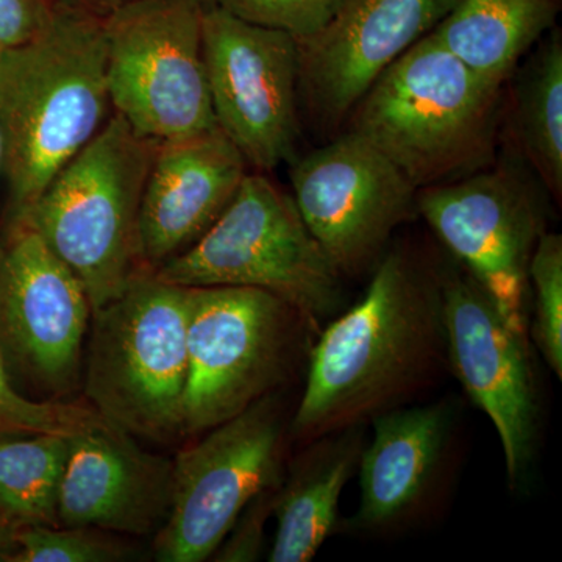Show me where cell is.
Returning a JSON list of instances; mask_svg holds the SVG:
<instances>
[{"label": "cell", "instance_id": "obj_1", "mask_svg": "<svg viewBox=\"0 0 562 562\" xmlns=\"http://www.w3.org/2000/svg\"><path fill=\"white\" fill-rule=\"evenodd\" d=\"M446 369L438 266L386 250L361 301L333 317L310 350L290 435L308 442L371 424L430 390Z\"/></svg>", "mask_w": 562, "mask_h": 562}, {"label": "cell", "instance_id": "obj_2", "mask_svg": "<svg viewBox=\"0 0 562 562\" xmlns=\"http://www.w3.org/2000/svg\"><path fill=\"white\" fill-rule=\"evenodd\" d=\"M103 20L61 7L38 38L0 54V236L20 227L50 181L113 114Z\"/></svg>", "mask_w": 562, "mask_h": 562}, {"label": "cell", "instance_id": "obj_3", "mask_svg": "<svg viewBox=\"0 0 562 562\" xmlns=\"http://www.w3.org/2000/svg\"><path fill=\"white\" fill-rule=\"evenodd\" d=\"M502 88L428 33L376 77L346 122L424 190L494 165Z\"/></svg>", "mask_w": 562, "mask_h": 562}, {"label": "cell", "instance_id": "obj_4", "mask_svg": "<svg viewBox=\"0 0 562 562\" xmlns=\"http://www.w3.org/2000/svg\"><path fill=\"white\" fill-rule=\"evenodd\" d=\"M190 305L191 288L140 271L91 314L85 395L103 420L136 439L184 438Z\"/></svg>", "mask_w": 562, "mask_h": 562}, {"label": "cell", "instance_id": "obj_5", "mask_svg": "<svg viewBox=\"0 0 562 562\" xmlns=\"http://www.w3.org/2000/svg\"><path fill=\"white\" fill-rule=\"evenodd\" d=\"M157 146L136 135L120 114H111L21 224L38 233L76 273L92 312L121 295L143 271L140 202Z\"/></svg>", "mask_w": 562, "mask_h": 562}, {"label": "cell", "instance_id": "obj_6", "mask_svg": "<svg viewBox=\"0 0 562 562\" xmlns=\"http://www.w3.org/2000/svg\"><path fill=\"white\" fill-rule=\"evenodd\" d=\"M154 273L180 286L271 292L316 331L338 316L344 303V277L306 227L294 199L261 172H247L205 235Z\"/></svg>", "mask_w": 562, "mask_h": 562}, {"label": "cell", "instance_id": "obj_7", "mask_svg": "<svg viewBox=\"0 0 562 562\" xmlns=\"http://www.w3.org/2000/svg\"><path fill=\"white\" fill-rule=\"evenodd\" d=\"M308 331L316 330L271 292L191 288L183 436L203 435L279 391Z\"/></svg>", "mask_w": 562, "mask_h": 562}, {"label": "cell", "instance_id": "obj_8", "mask_svg": "<svg viewBox=\"0 0 562 562\" xmlns=\"http://www.w3.org/2000/svg\"><path fill=\"white\" fill-rule=\"evenodd\" d=\"M203 0H133L103 18L111 106L155 144L217 128L202 41Z\"/></svg>", "mask_w": 562, "mask_h": 562}, {"label": "cell", "instance_id": "obj_9", "mask_svg": "<svg viewBox=\"0 0 562 562\" xmlns=\"http://www.w3.org/2000/svg\"><path fill=\"white\" fill-rule=\"evenodd\" d=\"M290 427L277 391L181 449L173 458L171 513L155 535V560H211L251 498L283 479Z\"/></svg>", "mask_w": 562, "mask_h": 562}, {"label": "cell", "instance_id": "obj_10", "mask_svg": "<svg viewBox=\"0 0 562 562\" xmlns=\"http://www.w3.org/2000/svg\"><path fill=\"white\" fill-rule=\"evenodd\" d=\"M438 272L449 369L494 425L509 487L524 491L531 482L542 428L530 336L508 324L497 303L461 265L438 266Z\"/></svg>", "mask_w": 562, "mask_h": 562}, {"label": "cell", "instance_id": "obj_11", "mask_svg": "<svg viewBox=\"0 0 562 562\" xmlns=\"http://www.w3.org/2000/svg\"><path fill=\"white\" fill-rule=\"evenodd\" d=\"M416 210L508 324L528 335V266L547 232L535 181L512 165H492L417 191Z\"/></svg>", "mask_w": 562, "mask_h": 562}, {"label": "cell", "instance_id": "obj_12", "mask_svg": "<svg viewBox=\"0 0 562 562\" xmlns=\"http://www.w3.org/2000/svg\"><path fill=\"white\" fill-rule=\"evenodd\" d=\"M202 41L217 127L260 172L292 161L301 135L297 41L210 0H203Z\"/></svg>", "mask_w": 562, "mask_h": 562}, {"label": "cell", "instance_id": "obj_13", "mask_svg": "<svg viewBox=\"0 0 562 562\" xmlns=\"http://www.w3.org/2000/svg\"><path fill=\"white\" fill-rule=\"evenodd\" d=\"M91 302L27 225L0 236V355L13 379L63 401L83 375Z\"/></svg>", "mask_w": 562, "mask_h": 562}, {"label": "cell", "instance_id": "obj_14", "mask_svg": "<svg viewBox=\"0 0 562 562\" xmlns=\"http://www.w3.org/2000/svg\"><path fill=\"white\" fill-rule=\"evenodd\" d=\"M291 183L303 222L342 277L379 265L416 210L419 191L386 155L349 131L295 161Z\"/></svg>", "mask_w": 562, "mask_h": 562}, {"label": "cell", "instance_id": "obj_15", "mask_svg": "<svg viewBox=\"0 0 562 562\" xmlns=\"http://www.w3.org/2000/svg\"><path fill=\"white\" fill-rule=\"evenodd\" d=\"M457 422L447 398L376 416L358 465L360 505L346 530L382 538L430 519L457 471Z\"/></svg>", "mask_w": 562, "mask_h": 562}, {"label": "cell", "instance_id": "obj_16", "mask_svg": "<svg viewBox=\"0 0 562 562\" xmlns=\"http://www.w3.org/2000/svg\"><path fill=\"white\" fill-rule=\"evenodd\" d=\"M458 0H341L299 47V94L313 120L336 128L376 77L453 10Z\"/></svg>", "mask_w": 562, "mask_h": 562}, {"label": "cell", "instance_id": "obj_17", "mask_svg": "<svg viewBox=\"0 0 562 562\" xmlns=\"http://www.w3.org/2000/svg\"><path fill=\"white\" fill-rule=\"evenodd\" d=\"M173 460L103 419L69 438L58 524L151 536L171 513Z\"/></svg>", "mask_w": 562, "mask_h": 562}, {"label": "cell", "instance_id": "obj_18", "mask_svg": "<svg viewBox=\"0 0 562 562\" xmlns=\"http://www.w3.org/2000/svg\"><path fill=\"white\" fill-rule=\"evenodd\" d=\"M247 168L241 151L220 127L158 144L140 202L143 271H157L199 241L227 209Z\"/></svg>", "mask_w": 562, "mask_h": 562}, {"label": "cell", "instance_id": "obj_19", "mask_svg": "<svg viewBox=\"0 0 562 562\" xmlns=\"http://www.w3.org/2000/svg\"><path fill=\"white\" fill-rule=\"evenodd\" d=\"M366 442V425L306 442L277 490L272 513L277 527L268 561L308 562L316 557L338 528L339 501L358 472Z\"/></svg>", "mask_w": 562, "mask_h": 562}, {"label": "cell", "instance_id": "obj_20", "mask_svg": "<svg viewBox=\"0 0 562 562\" xmlns=\"http://www.w3.org/2000/svg\"><path fill=\"white\" fill-rule=\"evenodd\" d=\"M562 0H458L430 32L469 68L503 87L520 58L553 31Z\"/></svg>", "mask_w": 562, "mask_h": 562}, {"label": "cell", "instance_id": "obj_21", "mask_svg": "<svg viewBox=\"0 0 562 562\" xmlns=\"http://www.w3.org/2000/svg\"><path fill=\"white\" fill-rule=\"evenodd\" d=\"M514 135L546 190L562 194V40L550 31L517 85Z\"/></svg>", "mask_w": 562, "mask_h": 562}, {"label": "cell", "instance_id": "obj_22", "mask_svg": "<svg viewBox=\"0 0 562 562\" xmlns=\"http://www.w3.org/2000/svg\"><path fill=\"white\" fill-rule=\"evenodd\" d=\"M70 436L0 438V517L18 525L58 524V495Z\"/></svg>", "mask_w": 562, "mask_h": 562}, {"label": "cell", "instance_id": "obj_23", "mask_svg": "<svg viewBox=\"0 0 562 562\" xmlns=\"http://www.w3.org/2000/svg\"><path fill=\"white\" fill-rule=\"evenodd\" d=\"M528 336L558 380L562 379V236L546 232L528 266Z\"/></svg>", "mask_w": 562, "mask_h": 562}, {"label": "cell", "instance_id": "obj_24", "mask_svg": "<svg viewBox=\"0 0 562 562\" xmlns=\"http://www.w3.org/2000/svg\"><path fill=\"white\" fill-rule=\"evenodd\" d=\"M13 562H120L136 552L114 532L91 527L21 525Z\"/></svg>", "mask_w": 562, "mask_h": 562}, {"label": "cell", "instance_id": "obj_25", "mask_svg": "<svg viewBox=\"0 0 562 562\" xmlns=\"http://www.w3.org/2000/svg\"><path fill=\"white\" fill-rule=\"evenodd\" d=\"M101 419L90 405L35 401L22 394L0 355V438L33 432L74 436Z\"/></svg>", "mask_w": 562, "mask_h": 562}, {"label": "cell", "instance_id": "obj_26", "mask_svg": "<svg viewBox=\"0 0 562 562\" xmlns=\"http://www.w3.org/2000/svg\"><path fill=\"white\" fill-rule=\"evenodd\" d=\"M239 20L305 40L321 31L341 0H210Z\"/></svg>", "mask_w": 562, "mask_h": 562}, {"label": "cell", "instance_id": "obj_27", "mask_svg": "<svg viewBox=\"0 0 562 562\" xmlns=\"http://www.w3.org/2000/svg\"><path fill=\"white\" fill-rule=\"evenodd\" d=\"M281 483V482H280ZM280 483L255 495L243 509L231 531L217 547L211 560L217 562H254L266 549V525L273 513V501Z\"/></svg>", "mask_w": 562, "mask_h": 562}, {"label": "cell", "instance_id": "obj_28", "mask_svg": "<svg viewBox=\"0 0 562 562\" xmlns=\"http://www.w3.org/2000/svg\"><path fill=\"white\" fill-rule=\"evenodd\" d=\"M60 9L58 0H0V46H22L49 29Z\"/></svg>", "mask_w": 562, "mask_h": 562}, {"label": "cell", "instance_id": "obj_29", "mask_svg": "<svg viewBox=\"0 0 562 562\" xmlns=\"http://www.w3.org/2000/svg\"><path fill=\"white\" fill-rule=\"evenodd\" d=\"M131 2L133 0H58V3L66 9L81 11L101 20Z\"/></svg>", "mask_w": 562, "mask_h": 562}, {"label": "cell", "instance_id": "obj_30", "mask_svg": "<svg viewBox=\"0 0 562 562\" xmlns=\"http://www.w3.org/2000/svg\"><path fill=\"white\" fill-rule=\"evenodd\" d=\"M21 525L0 517V562H13L18 552V528Z\"/></svg>", "mask_w": 562, "mask_h": 562}, {"label": "cell", "instance_id": "obj_31", "mask_svg": "<svg viewBox=\"0 0 562 562\" xmlns=\"http://www.w3.org/2000/svg\"><path fill=\"white\" fill-rule=\"evenodd\" d=\"M3 184V143L2 135H0V188Z\"/></svg>", "mask_w": 562, "mask_h": 562}, {"label": "cell", "instance_id": "obj_32", "mask_svg": "<svg viewBox=\"0 0 562 562\" xmlns=\"http://www.w3.org/2000/svg\"><path fill=\"white\" fill-rule=\"evenodd\" d=\"M2 50H3V49H2V46H0V54H2Z\"/></svg>", "mask_w": 562, "mask_h": 562}, {"label": "cell", "instance_id": "obj_33", "mask_svg": "<svg viewBox=\"0 0 562 562\" xmlns=\"http://www.w3.org/2000/svg\"><path fill=\"white\" fill-rule=\"evenodd\" d=\"M2 519H3V517H2Z\"/></svg>", "mask_w": 562, "mask_h": 562}]
</instances>
